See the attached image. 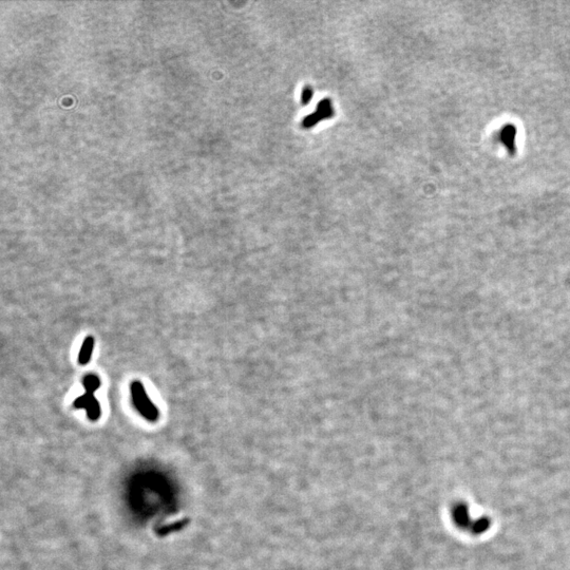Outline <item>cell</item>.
<instances>
[{
  "instance_id": "1",
  "label": "cell",
  "mask_w": 570,
  "mask_h": 570,
  "mask_svg": "<svg viewBox=\"0 0 570 570\" xmlns=\"http://www.w3.org/2000/svg\"><path fill=\"white\" fill-rule=\"evenodd\" d=\"M131 396L135 408L141 413V415L149 422H157L159 418V410L149 398L147 392L140 381H134L131 384Z\"/></svg>"
},
{
  "instance_id": "2",
  "label": "cell",
  "mask_w": 570,
  "mask_h": 570,
  "mask_svg": "<svg viewBox=\"0 0 570 570\" xmlns=\"http://www.w3.org/2000/svg\"><path fill=\"white\" fill-rule=\"evenodd\" d=\"M74 408L75 409H85L87 411V415L92 422H96L99 419L101 415V410L98 400L95 398L94 394L91 393H85L84 395H80L74 400Z\"/></svg>"
},
{
  "instance_id": "3",
  "label": "cell",
  "mask_w": 570,
  "mask_h": 570,
  "mask_svg": "<svg viewBox=\"0 0 570 570\" xmlns=\"http://www.w3.org/2000/svg\"><path fill=\"white\" fill-rule=\"evenodd\" d=\"M94 344H95V340L92 336H88L87 338H85L83 345H81V349L79 351V355H78L79 364L86 365V364H88V362L90 361L92 352L94 350Z\"/></svg>"
},
{
  "instance_id": "4",
  "label": "cell",
  "mask_w": 570,
  "mask_h": 570,
  "mask_svg": "<svg viewBox=\"0 0 570 570\" xmlns=\"http://www.w3.org/2000/svg\"><path fill=\"white\" fill-rule=\"evenodd\" d=\"M83 385L86 390V393H91L94 394L100 386V379L96 375H87L83 380Z\"/></svg>"
}]
</instances>
